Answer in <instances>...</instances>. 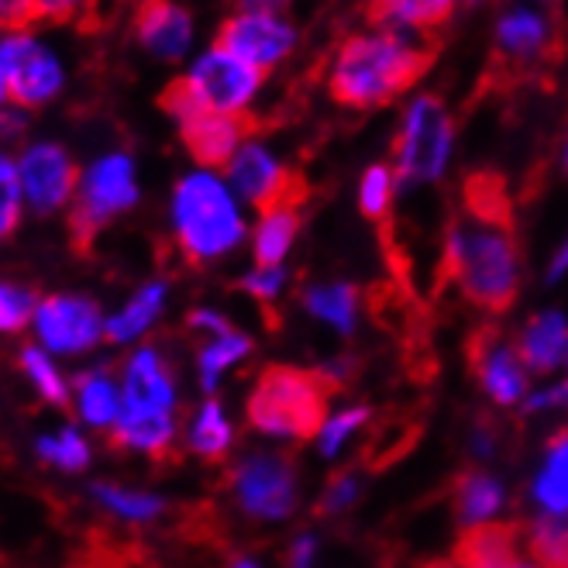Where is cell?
Here are the masks:
<instances>
[{
    "label": "cell",
    "instance_id": "cell-11",
    "mask_svg": "<svg viewBox=\"0 0 568 568\" xmlns=\"http://www.w3.org/2000/svg\"><path fill=\"white\" fill-rule=\"evenodd\" d=\"M231 486H235V496L248 517L280 520L296 504V476L283 455L245 458L231 476Z\"/></svg>",
    "mask_w": 568,
    "mask_h": 568
},
{
    "label": "cell",
    "instance_id": "cell-35",
    "mask_svg": "<svg viewBox=\"0 0 568 568\" xmlns=\"http://www.w3.org/2000/svg\"><path fill=\"white\" fill-rule=\"evenodd\" d=\"M21 176H18V165L0 155V239L11 235L18 214H21Z\"/></svg>",
    "mask_w": 568,
    "mask_h": 568
},
{
    "label": "cell",
    "instance_id": "cell-52",
    "mask_svg": "<svg viewBox=\"0 0 568 568\" xmlns=\"http://www.w3.org/2000/svg\"><path fill=\"white\" fill-rule=\"evenodd\" d=\"M504 568H538V565H520V561H510V565H504Z\"/></svg>",
    "mask_w": 568,
    "mask_h": 568
},
{
    "label": "cell",
    "instance_id": "cell-13",
    "mask_svg": "<svg viewBox=\"0 0 568 568\" xmlns=\"http://www.w3.org/2000/svg\"><path fill=\"white\" fill-rule=\"evenodd\" d=\"M555 45V21L548 8L524 4V0H510L507 8H499L493 21V49L499 59L514 65L541 62Z\"/></svg>",
    "mask_w": 568,
    "mask_h": 568
},
{
    "label": "cell",
    "instance_id": "cell-23",
    "mask_svg": "<svg viewBox=\"0 0 568 568\" xmlns=\"http://www.w3.org/2000/svg\"><path fill=\"white\" fill-rule=\"evenodd\" d=\"M111 445L145 452L152 458H165L173 445V417L170 414H121L111 430Z\"/></svg>",
    "mask_w": 568,
    "mask_h": 568
},
{
    "label": "cell",
    "instance_id": "cell-47",
    "mask_svg": "<svg viewBox=\"0 0 568 568\" xmlns=\"http://www.w3.org/2000/svg\"><path fill=\"white\" fill-rule=\"evenodd\" d=\"M565 270H568V242L558 248V255L551 258V270H548V276L551 280H558V276H565Z\"/></svg>",
    "mask_w": 568,
    "mask_h": 568
},
{
    "label": "cell",
    "instance_id": "cell-28",
    "mask_svg": "<svg viewBox=\"0 0 568 568\" xmlns=\"http://www.w3.org/2000/svg\"><path fill=\"white\" fill-rule=\"evenodd\" d=\"M77 393H80V414H83V420H90L93 427L118 424L124 404H121V396H118V386L104 373L80 376Z\"/></svg>",
    "mask_w": 568,
    "mask_h": 568
},
{
    "label": "cell",
    "instance_id": "cell-33",
    "mask_svg": "<svg viewBox=\"0 0 568 568\" xmlns=\"http://www.w3.org/2000/svg\"><path fill=\"white\" fill-rule=\"evenodd\" d=\"M93 496L111 514L128 517V520H152V517L162 514V499L159 496H149V493H131V489H121V486L100 483V486H93Z\"/></svg>",
    "mask_w": 568,
    "mask_h": 568
},
{
    "label": "cell",
    "instance_id": "cell-8",
    "mask_svg": "<svg viewBox=\"0 0 568 568\" xmlns=\"http://www.w3.org/2000/svg\"><path fill=\"white\" fill-rule=\"evenodd\" d=\"M214 42L270 77L296 55L300 24L280 11H231L221 21Z\"/></svg>",
    "mask_w": 568,
    "mask_h": 568
},
{
    "label": "cell",
    "instance_id": "cell-44",
    "mask_svg": "<svg viewBox=\"0 0 568 568\" xmlns=\"http://www.w3.org/2000/svg\"><path fill=\"white\" fill-rule=\"evenodd\" d=\"M87 0H42V18H52V21H65L73 18Z\"/></svg>",
    "mask_w": 568,
    "mask_h": 568
},
{
    "label": "cell",
    "instance_id": "cell-2",
    "mask_svg": "<svg viewBox=\"0 0 568 568\" xmlns=\"http://www.w3.org/2000/svg\"><path fill=\"white\" fill-rule=\"evenodd\" d=\"M434 62V42L427 31L362 24L342 39L327 62L324 87L334 104L352 111H376L407 97Z\"/></svg>",
    "mask_w": 568,
    "mask_h": 568
},
{
    "label": "cell",
    "instance_id": "cell-43",
    "mask_svg": "<svg viewBox=\"0 0 568 568\" xmlns=\"http://www.w3.org/2000/svg\"><path fill=\"white\" fill-rule=\"evenodd\" d=\"M314 555H317V541L311 534H304V538L293 541V548H290V568H311Z\"/></svg>",
    "mask_w": 568,
    "mask_h": 568
},
{
    "label": "cell",
    "instance_id": "cell-1",
    "mask_svg": "<svg viewBox=\"0 0 568 568\" xmlns=\"http://www.w3.org/2000/svg\"><path fill=\"white\" fill-rule=\"evenodd\" d=\"M442 273L486 314H507L517 300V239L507 193L493 176L465 183L462 214L445 239Z\"/></svg>",
    "mask_w": 568,
    "mask_h": 568
},
{
    "label": "cell",
    "instance_id": "cell-49",
    "mask_svg": "<svg viewBox=\"0 0 568 568\" xmlns=\"http://www.w3.org/2000/svg\"><path fill=\"white\" fill-rule=\"evenodd\" d=\"M227 568H255V561H248V558H235Z\"/></svg>",
    "mask_w": 568,
    "mask_h": 568
},
{
    "label": "cell",
    "instance_id": "cell-5",
    "mask_svg": "<svg viewBox=\"0 0 568 568\" xmlns=\"http://www.w3.org/2000/svg\"><path fill=\"white\" fill-rule=\"evenodd\" d=\"M455 142H458V124L445 100L430 90L410 93L404 111H399V128L389 159L399 190L438 183L452 165Z\"/></svg>",
    "mask_w": 568,
    "mask_h": 568
},
{
    "label": "cell",
    "instance_id": "cell-53",
    "mask_svg": "<svg viewBox=\"0 0 568 568\" xmlns=\"http://www.w3.org/2000/svg\"><path fill=\"white\" fill-rule=\"evenodd\" d=\"M561 162H565V173H568V142H565V152H561Z\"/></svg>",
    "mask_w": 568,
    "mask_h": 568
},
{
    "label": "cell",
    "instance_id": "cell-36",
    "mask_svg": "<svg viewBox=\"0 0 568 568\" xmlns=\"http://www.w3.org/2000/svg\"><path fill=\"white\" fill-rule=\"evenodd\" d=\"M21 365H24L28 379L36 383V389L49 399V404H59V407L65 404V386H62L59 373L52 369V362H49L39 348H24Z\"/></svg>",
    "mask_w": 568,
    "mask_h": 568
},
{
    "label": "cell",
    "instance_id": "cell-37",
    "mask_svg": "<svg viewBox=\"0 0 568 568\" xmlns=\"http://www.w3.org/2000/svg\"><path fill=\"white\" fill-rule=\"evenodd\" d=\"M369 420V410L365 407H355V410H345V414H338L334 420H327L324 424V430H321V452L331 458V455H338L342 452V445L352 438V434Z\"/></svg>",
    "mask_w": 568,
    "mask_h": 568
},
{
    "label": "cell",
    "instance_id": "cell-30",
    "mask_svg": "<svg viewBox=\"0 0 568 568\" xmlns=\"http://www.w3.org/2000/svg\"><path fill=\"white\" fill-rule=\"evenodd\" d=\"M399 193V183H396V173L389 162H373L369 170L362 173L358 180V207L369 221H386L389 217V207H393V196Z\"/></svg>",
    "mask_w": 568,
    "mask_h": 568
},
{
    "label": "cell",
    "instance_id": "cell-20",
    "mask_svg": "<svg viewBox=\"0 0 568 568\" xmlns=\"http://www.w3.org/2000/svg\"><path fill=\"white\" fill-rule=\"evenodd\" d=\"M300 207L304 200H283V204L258 214L252 248H255V270H280V262L296 242L300 231Z\"/></svg>",
    "mask_w": 568,
    "mask_h": 568
},
{
    "label": "cell",
    "instance_id": "cell-9",
    "mask_svg": "<svg viewBox=\"0 0 568 568\" xmlns=\"http://www.w3.org/2000/svg\"><path fill=\"white\" fill-rule=\"evenodd\" d=\"M224 180L231 190H235V196L242 200V204L255 207L258 214L283 204V200H304L307 196L300 176L276 155V149L270 142L255 135V131L242 142L235 159L224 165Z\"/></svg>",
    "mask_w": 568,
    "mask_h": 568
},
{
    "label": "cell",
    "instance_id": "cell-10",
    "mask_svg": "<svg viewBox=\"0 0 568 568\" xmlns=\"http://www.w3.org/2000/svg\"><path fill=\"white\" fill-rule=\"evenodd\" d=\"M0 55H4L11 100L18 108H42L62 90V62L42 39L14 31L0 42Z\"/></svg>",
    "mask_w": 568,
    "mask_h": 568
},
{
    "label": "cell",
    "instance_id": "cell-18",
    "mask_svg": "<svg viewBox=\"0 0 568 568\" xmlns=\"http://www.w3.org/2000/svg\"><path fill=\"white\" fill-rule=\"evenodd\" d=\"M173 376L165 369L159 352L142 348L128 362L124 373V407L121 414H170L173 410Z\"/></svg>",
    "mask_w": 568,
    "mask_h": 568
},
{
    "label": "cell",
    "instance_id": "cell-41",
    "mask_svg": "<svg viewBox=\"0 0 568 568\" xmlns=\"http://www.w3.org/2000/svg\"><path fill=\"white\" fill-rule=\"evenodd\" d=\"M242 290L262 300V304H273L283 290V270H255L242 280Z\"/></svg>",
    "mask_w": 568,
    "mask_h": 568
},
{
    "label": "cell",
    "instance_id": "cell-15",
    "mask_svg": "<svg viewBox=\"0 0 568 568\" xmlns=\"http://www.w3.org/2000/svg\"><path fill=\"white\" fill-rule=\"evenodd\" d=\"M135 39L155 62H183L196 45V21L176 0H142L135 11Z\"/></svg>",
    "mask_w": 568,
    "mask_h": 568
},
{
    "label": "cell",
    "instance_id": "cell-31",
    "mask_svg": "<svg viewBox=\"0 0 568 568\" xmlns=\"http://www.w3.org/2000/svg\"><path fill=\"white\" fill-rule=\"evenodd\" d=\"M252 352V342L245 334H239L235 327L224 331V334H214V338L200 348V383L207 389H214V383L221 379V373L227 365H235L239 358H245Z\"/></svg>",
    "mask_w": 568,
    "mask_h": 568
},
{
    "label": "cell",
    "instance_id": "cell-38",
    "mask_svg": "<svg viewBox=\"0 0 568 568\" xmlns=\"http://www.w3.org/2000/svg\"><path fill=\"white\" fill-rule=\"evenodd\" d=\"M31 317V293L0 283V331H21Z\"/></svg>",
    "mask_w": 568,
    "mask_h": 568
},
{
    "label": "cell",
    "instance_id": "cell-25",
    "mask_svg": "<svg viewBox=\"0 0 568 568\" xmlns=\"http://www.w3.org/2000/svg\"><path fill=\"white\" fill-rule=\"evenodd\" d=\"M534 499H538L548 514L568 510V430L555 434L548 442L545 469L538 473V483H534Z\"/></svg>",
    "mask_w": 568,
    "mask_h": 568
},
{
    "label": "cell",
    "instance_id": "cell-19",
    "mask_svg": "<svg viewBox=\"0 0 568 568\" xmlns=\"http://www.w3.org/2000/svg\"><path fill=\"white\" fill-rule=\"evenodd\" d=\"M524 545V527L510 520H486L473 524L458 538L455 565L458 568H504L517 561V551Z\"/></svg>",
    "mask_w": 568,
    "mask_h": 568
},
{
    "label": "cell",
    "instance_id": "cell-4",
    "mask_svg": "<svg viewBox=\"0 0 568 568\" xmlns=\"http://www.w3.org/2000/svg\"><path fill=\"white\" fill-rule=\"evenodd\" d=\"M331 383L317 373L293 369V365H270L248 393V424L273 438L307 442L317 430H324Z\"/></svg>",
    "mask_w": 568,
    "mask_h": 568
},
{
    "label": "cell",
    "instance_id": "cell-51",
    "mask_svg": "<svg viewBox=\"0 0 568 568\" xmlns=\"http://www.w3.org/2000/svg\"><path fill=\"white\" fill-rule=\"evenodd\" d=\"M524 4H538V8H548L551 0H524Z\"/></svg>",
    "mask_w": 568,
    "mask_h": 568
},
{
    "label": "cell",
    "instance_id": "cell-54",
    "mask_svg": "<svg viewBox=\"0 0 568 568\" xmlns=\"http://www.w3.org/2000/svg\"><path fill=\"white\" fill-rule=\"evenodd\" d=\"M462 4H483V0H462Z\"/></svg>",
    "mask_w": 568,
    "mask_h": 568
},
{
    "label": "cell",
    "instance_id": "cell-26",
    "mask_svg": "<svg viewBox=\"0 0 568 568\" xmlns=\"http://www.w3.org/2000/svg\"><path fill=\"white\" fill-rule=\"evenodd\" d=\"M524 545L541 568H568V514L538 517L527 527Z\"/></svg>",
    "mask_w": 568,
    "mask_h": 568
},
{
    "label": "cell",
    "instance_id": "cell-3",
    "mask_svg": "<svg viewBox=\"0 0 568 568\" xmlns=\"http://www.w3.org/2000/svg\"><path fill=\"white\" fill-rule=\"evenodd\" d=\"M176 242L190 262H211L235 252L245 239L242 200L227 186L224 173L193 170L173 190Z\"/></svg>",
    "mask_w": 568,
    "mask_h": 568
},
{
    "label": "cell",
    "instance_id": "cell-50",
    "mask_svg": "<svg viewBox=\"0 0 568 568\" xmlns=\"http://www.w3.org/2000/svg\"><path fill=\"white\" fill-rule=\"evenodd\" d=\"M424 568H458L455 561H430V565H424Z\"/></svg>",
    "mask_w": 568,
    "mask_h": 568
},
{
    "label": "cell",
    "instance_id": "cell-6",
    "mask_svg": "<svg viewBox=\"0 0 568 568\" xmlns=\"http://www.w3.org/2000/svg\"><path fill=\"white\" fill-rule=\"evenodd\" d=\"M176 83L186 90L196 111L248 118L265 90V73H258L255 65H248L235 52H227L221 42H211L190 59L186 73Z\"/></svg>",
    "mask_w": 568,
    "mask_h": 568
},
{
    "label": "cell",
    "instance_id": "cell-14",
    "mask_svg": "<svg viewBox=\"0 0 568 568\" xmlns=\"http://www.w3.org/2000/svg\"><path fill=\"white\" fill-rule=\"evenodd\" d=\"M469 365L493 404H520V396L527 393V365L520 352H514V345L499 338L496 327H479L469 338Z\"/></svg>",
    "mask_w": 568,
    "mask_h": 568
},
{
    "label": "cell",
    "instance_id": "cell-45",
    "mask_svg": "<svg viewBox=\"0 0 568 568\" xmlns=\"http://www.w3.org/2000/svg\"><path fill=\"white\" fill-rule=\"evenodd\" d=\"M293 0H235V11H280L290 14Z\"/></svg>",
    "mask_w": 568,
    "mask_h": 568
},
{
    "label": "cell",
    "instance_id": "cell-29",
    "mask_svg": "<svg viewBox=\"0 0 568 568\" xmlns=\"http://www.w3.org/2000/svg\"><path fill=\"white\" fill-rule=\"evenodd\" d=\"M162 300H165V286H162V283L145 286L121 314H114V317L108 321V331H104V334H108L111 342H131V338H139V334L159 317Z\"/></svg>",
    "mask_w": 568,
    "mask_h": 568
},
{
    "label": "cell",
    "instance_id": "cell-32",
    "mask_svg": "<svg viewBox=\"0 0 568 568\" xmlns=\"http://www.w3.org/2000/svg\"><path fill=\"white\" fill-rule=\"evenodd\" d=\"M190 448L204 458H224L231 448V424L221 410V404H204V410L196 414L193 430H190Z\"/></svg>",
    "mask_w": 568,
    "mask_h": 568
},
{
    "label": "cell",
    "instance_id": "cell-34",
    "mask_svg": "<svg viewBox=\"0 0 568 568\" xmlns=\"http://www.w3.org/2000/svg\"><path fill=\"white\" fill-rule=\"evenodd\" d=\"M39 455L45 462H55L59 469H65V473H80L83 465H87V458H90L87 442L80 438L73 427H65L59 438H42L39 442Z\"/></svg>",
    "mask_w": 568,
    "mask_h": 568
},
{
    "label": "cell",
    "instance_id": "cell-46",
    "mask_svg": "<svg viewBox=\"0 0 568 568\" xmlns=\"http://www.w3.org/2000/svg\"><path fill=\"white\" fill-rule=\"evenodd\" d=\"M24 131V118L14 114V111H0V142H8V139H18Z\"/></svg>",
    "mask_w": 568,
    "mask_h": 568
},
{
    "label": "cell",
    "instance_id": "cell-7",
    "mask_svg": "<svg viewBox=\"0 0 568 568\" xmlns=\"http://www.w3.org/2000/svg\"><path fill=\"white\" fill-rule=\"evenodd\" d=\"M139 204V180H135V162L124 152L100 155L90 170L83 173L70 214V231L80 252L90 248V242L100 235L111 217L124 214Z\"/></svg>",
    "mask_w": 568,
    "mask_h": 568
},
{
    "label": "cell",
    "instance_id": "cell-40",
    "mask_svg": "<svg viewBox=\"0 0 568 568\" xmlns=\"http://www.w3.org/2000/svg\"><path fill=\"white\" fill-rule=\"evenodd\" d=\"M36 21H42V0H0V28L11 36Z\"/></svg>",
    "mask_w": 568,
    "mask_h": 568
},
{
    "label": "cell",
    "instance_id": "cell-21",
    "mask_svg": "<svg viewBox=\"0 0 568 568\" xmlns=\"http://www.w3.org/2000/svg\"><path fill=\"white\" fill-rule=\"evenodd\" d=\"M520 358L524 365L538 373H551L568 358V324L561 314L548 311L541 317H534L524 334H520Z\"/></svg>",
    "mask_w": 568,
    "mask_h": 568
},
{
    "label": "cell",
    "instance_id": "cell-24",
    "mask_svg": "<svg viewBox=\"0 0 568 568\" xmlns=\"http://www.w3.org/2000/svg\"><path fill=\"white\" fill-rule=\"evenodd\" d=\"M455 507L465 524H486L499 507H504V486L496 476L483 469L462 473L455 483Z\"/></svg>",
    "mask_w": 568,
    "mask_h": 568
},
{
    "label": "cell",
    "instance_id": "cell-48",
    "mask_svg": "<svg viewBox=\"0 0 568 568\" xmlns=\"http://www.w3.org/2000/svg\"><path fill=\"white\" fill-rule=\"evenodd\" d=\"M11 97V87H8V70H4V55H0V104Z\"/></svg>",
    "mask_w": 568,
    "mask_h": 568
},
{
    "label": "cell",
    "instance_id": "cell-27",
    "mask_svg": "<svg viewBox=\"0 0 568 568\" xmlns=\"http://www.w3.org/2000/svg\"><path fill=\"white\" fill-rule=\"evenodd\" d=\"M304 307L331 324V327H338V331H352L355 327V307H358V293L345 283H327V286H314L304 293Z\"/></svg>",
    "mask_w": 568,
    "mask_h": 568
},
{
    "label": "cell",
    "instance_id": "cell-39",
    "mask_svg": "<svg viewBox=\"0 0 568 568\" xmlns=\"http://www.w3.org/2000/svg\"><path fill=\"white\" fill-rule=\"evenodd\" d=\"M355 496H358V483L355 476L342 473V476H334L327 483V493L321 496V504H317V514H342L355 504Z\"/></svg>",
    "mask_w": 568,
    "mask_h": 568
},
{
    "label": "cell",
    "instance_id": "cell-17",
    "mask_svg": "<svg viewBox=\"0 0 568 568\" xmlns=\"http://www.w3.org/2000/svg\"><path fill=\"white\" fill-rule=\"evenodd\" d=\"M252 121L248 118H224V114H193L190 121L180 124V139L186 152L200 170H221L235 159L242 142L252 135Z\"/></svg>",
    "mask_w": 568,
    "mask_h": 568
},
{
    "label": "cell",
    "instance_id": "cell-16",
    "mask_svg": "<svg viewBox=\"0 0 568 568\" xmlns=\"http://www.w3.org/2000/svg\"><path fill=\"white\" fill-rule=\"evenodd\" d=\"M36 327H39V338L52 352H83V348L97 345L100 334L108 331L100 311L90 304V300H80V296L45 300L39 307Z\"/></svg>",
    "mask_w": 568,
    "mask_h": 568
},
{
    "label": "cell",
    "instance_id": "cell-42",
    "mask_svg": "<svg viewBox=\"0 0 568 568\" xmlns=\"http://www.w3.org/2000/svg\"><path fill=\"white\" fill-rule=\"evenodd\" d=\"M548 407H568V379H561L551 389H541L538 396H530L527 410H548Z\"/></svg>",
    "mask_w": 568,
    "mask_h": 568
},
{
    "label": "cell",
    "instance_id": "cell-22",
    "mask_svg": "<svg viewBox=\"0 0 568 568\" xmlns=\"http://www.w3.org/2000/svg\"><path fill=\"white\" fill-rule=\"evenodd\" d=\"M462 0H369V21L410 28V31H438L452 21Z\"/></svg>",
    "mask_w": 568,
    "mask_h": 568
},
{
    "label": "cell",
    "instance_id": "cell-12",
    "mask_svg": "<svg viewBox=\"0 0 568 568\" xmlns=\"http://www.w3.org/2000/svg\"><path fill=\"white\" fill-rule=\"evenodd\" d=\"M18 176H21V193L39 214L59 211L65 200L73 196L80 186L77 162L65 155V149L52 142L28 145L21 162H18Z\"/></svg>",
    "mask_w": 568,
    "mask_h": 568
}]
</instances>
